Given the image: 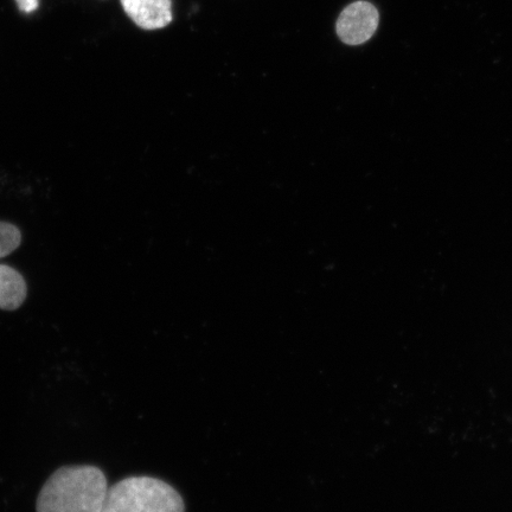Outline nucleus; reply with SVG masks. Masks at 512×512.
I'll return each mask as SVG.
<instances>
[{"label": "nucleus", "instance_id": "1", "mask_svg": "<svg viewBox=\"0 0 512 512\" xmlns=\"http://www.w3.org/2000/svg\"><path fill=\"white\" fill-rule=\"evenodd\" d=\"M107 491V478L99 467L63 466L43 485L36 512H101Z\"/></svg>", "mask_w": 512, "mask_h": 512}, {"label": "nucleus", "instance_id": "2", "mask_svg": "<svg viewBox=\"0 0 512 512\" xmlns=\"http://www.w3.org/2000/svg\"><path fill=\"white\" fill-rule=\"evenodd\" d=\"M101 512H185L179 492L162 479L128 477L108 488Z\"/></svg>", "mask_w": 512, "mask_h": 512}, {"label": "nucleus", "instance_id": "3", "mask_svg": "<svg viewBox=\"0 0 512 512\" xmlns=\"http://www.w3.org/2000/svg\"><path fill=\"white\" fill-rule=\"evenodd\" d=\"M380 15L375 6L364 0L352 3L342 11L336 23V31L348 46H361L375 35L379 28Z\"/></svg>", "mask_w": 512, "mask_h": 512}, {"label": "nucleus", "instance_id": "4", "mask_svg": "<svg viewBox=\"0 0 512 512\" xmlns=\"http://www.w3.org/2000/svg\"><path fill=\"white\" fill-rule=\"evenodd\" d=\"M126 15L139 28L157 30L172 22L171 0H121Z\"/></svg>", "mask_w": 512, "mask_h": 512}, {"label": "nucleus", "instance_id": "5", "mask_svg": "<svg viewBox=\"0 0 512 512\" xmlns=\"http://www.w3.org/2000/svg\"><path fill=\"white\" fill-rule=\"evenodd\" d=\"M25 280L14 268L0 265V309L14 311L27 298Z\"/></svg>", "mask_w": 512, "mask_h": 512}, {"label": "nucleus", "instance_id": "6", "mask_svg": "<svg viewBox=\"0 0 512 512\" xmlns=\"http://www.w3.org/2000/svg\"><path fill=\"white\" fill-rule=\"evenodd\" d=\"M19 229L10 223L0 222V259L14 252L21 245Z\"/></svg>", "mask_w": 512, "mask_h": 512}, {"label": "nucleus", "instance_id": "7", "mask_svg": "<svg viewBox=\"0 0 512 512\" xmlns=\"http://www.w3.org/2000/svg\"><path fill=\"white\" fill-rule=\"evenodd\" d=\"M16 3L18 8L25 12V14H31V12L37 10L38 5H40L38 0H16Z\"/></svg>", "mask_w": 512, "mask_h": 512}]
</instances>
